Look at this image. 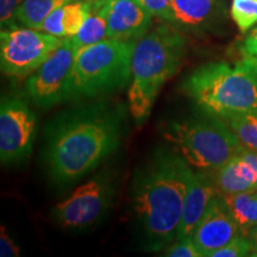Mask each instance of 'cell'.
Instances as JSON below:
<instances>
[{
  "instance_id": "obj_1",
  "label": "cell",
  "mask_w": 257,
  "mask_h": 257,
  "mask_svg": "<svg viewBox=\"0 0 257 257\" xmlns=\"http://www.w3.org/2000/svg\"><path fill=\"white\" fill-rule=\"evenodd\" d=\"M121 108L94 102L61 114L48 128L47 161L56 182L78 181L115 150L123 133Z\"/></svg>"
},
{
  "instance_id": "obj_2",
  "label": "cell",
  "mask_w": 257,
  "mask_h": 257,
  "mask_svg": "<svg viewBox=\"0 0 257 257\" xmlns=\"http://www.w3.org/2000/svg\"><path fill=\"white\" fill-rule=\"evenodd\" d=\"M194 169L174 149H160L134 185L133 206L148 250L175 240Z\"/></svg>"
},
{
  "instance_id": "obj_3",
  "label": "cell",
  "mask_w": 257,
  "mask_h": 257,
  "mask_svg": "<svg viewBox=\"0 0 257 257\" xmlns=\"http://www.w3.org/2000/svg\"><path fill=\"white\" fill-rule=\"evenodd\" d=\"M187 41L175 25L160 24L135 44L128 82V111L143 124L167 80L174 76L186 56Z\"/></svg>"
},
{
  "instance_id": "obj_4",
  "label": "cell",
  "mask_w": 257,
  "mask_h": 257,
  "mask_svg": "<svg viewBox=\"0 0 257 257\" xmlns=\"http://www.w3.org/2000/svg\"><path fill=\"white\" fill-rule=\"evenodd\" d=\"M182 88L204 113L224 121L257 113V76L242 60L236 66L204 64L185 79Z\"/></svg>"
},
{
  "instance_id": "obj_5",
  "label": "cell",
  "mask_w": 257,
  "mask_h": 257,
  "mask_svg": "<svg viewBox=\"0 0 257 257\" xmlns=\"http://www.w3.org/2000/svg\"><path fill=\"white\" fill-rule=\"evenodd\" d=\"M136 42L107 40L76 51L68 100L93 99L124 88L131 79Z\"/></svg>"
},
{
  "instance_id": "obj_6",
  "label": "cell",
  "mask_w": 257,
  "mask_h": 257,
  "mask_svg": "<svg viewBox=\"0 0 257 257\" xmlns=\"http://www.w3.org/2000/svg\"><path fill=\"white\" fill-rule=\"evenodd\" d=\"M165 137L193 169L204 172L219 169L244 149L224 120L207 113L170 124Z\"/></svg>"
},
{
  "instance_id": "obj_7",
  "label": "cell",
  "mask_w": 257,
  "mask_h": 257,
  "mask_svg": "<svg viewBox=\"0 0 257 257\" xmlns=\"http://www.w3.org/2000/svg\"><path fill=\"white\" fill-rule=\"evenodd\" d=\"M63 38L30 28L8 29L0 34V66L5 75L29 78L43 64Z\"/></svg>"
},
{
  "instance_id": "obj_8",
  "label": "cell",
  "mask_w": 257,
  "mask_h": 257,
  "mask_svg": "<svg viewBox=\"0 0 257 257\" xmlns=\"http://www.w3.org/2000/svg\"><path fill=\"white\" fill-rule=\"evenodd\" d=\"M70 37L63 38L43 64L29 76L25 91L37 106L51 107L68 100V88L76 55Z\"/></svg>"
},
{
  "instance_id": "obj_9",
  "label": "cell",
  "mask_w": 257,
  "mask_h": 257,
  "mask_svg": "<svg viewBox=\"0 0 257 257\" xmlns=\"http://www.w3.org/2000/svg\"><path fill=\"white\" fill-rule=\"evenodd\" d=\"M113 197L108 176L98 175L78 187L69 198L59 202L53 218L64 229H83L95 224L107 212Z\"/></svg>"
},
{
  "instance_id": "obj_10",
  "label": "cell",
  "mask_w": 257,
  "mask_h": 257,
  "mask_svg": "<svg viewBox=\"0 0 257 257\" xmlns=\"http://www.w3.org/2000/svg\"><path fill=\"white\" fill-rule=\"evenodd\" d=\"M37 130L36 115L27 102L4 95L0 102V160L12 165L28 159Z\"/></svg>"
},
{
  "instance_id": "obj_11",
  "label": "cell",
  "mask_w": 257,
  "mask_h": 257,
  "mask_svg": "<svg viewBox=\"0 0 257 257\" xmlns=\"http://www.w3.org/2000/svg\"><path fill=\"white\" fill-rule=\"evenodd\" d=\"M240 231L232 214L225 204L224 198L218 194L193 232V240L201 256L211 257L212 253L238 236Z\"/></svg>"
},
{
  "instance_id": "obj_12",
  "label": "cell",
  "mask_w": 257,
  "mask_h": 257,
  "mask_svg": "<svg viewBox=\"0 0 257 257\" xmlns=\"http://www.w3.org/2000/svg\"><path fill=\"white\" fill-rule=\"evenodd\" d=\"M102 9L112 40L137 42L152 27L153 16L138 0H102Z\"/></svg>"
},
{
  "instance_id": "obj_13",
  "label": "cell",
  "mask_w": 257,
  "mask_h": 257,
  "mask_svg": "<svg viewBox=\"0 0 257 257\" xmlns=\"http://www.w3.org/2000/svg\"><path fill=\"white\" fill-rule=\"evenodd\" d=\"M212 173L220 195L257 192V152L244 149Z\"/></svg>"
},
{
  "instance_id": "obj_14",
  "label": "cell",
  "mask_w": 257,
  "mask_h": 257,
  "mask_svg": "<svg viewBox=\"0 0 257 257\" xmlns=\"http://www.w3.org/2000/svg\"><path fill=\"white\" fill-rule=\"evenodd\" d=\"M219 194L211 172L194 170L185 198L181 223L175 239L192 237L212 200Z\"/></svg>"
},
{
  "instance_id": "obj_15",
  "label": "cell",
  "mask_w": 257,
  "mask_h": 257,
  "mask_svg": "<svg viewBox=\"0 0 257 257\" xmlns=\"http://www.w3.org/2000/svg\"><path fill=\"white\" fill-rule=\"evenodd\" d=\"M172 23L188 31H206L223 18V0H173Z\"/></svg>"
},
{
  "instance_id": "obj_16",
  "label": "cell",
  "mask_w": 257,
  "mask_h": 257,
  "mask_svg": "<svg viewBox=\"0 0 257 257\" xmlns=\"http://www.w3.org/2000/svg\"><path fill=\"white\" fill-rule=\"evenodd\" d=\"M227 205L240 233H248L257 226V193L244 192L237 194L221 195Z\"/></svg>"
},
{
  "instance_id": "obj_17",
  "label": "cell",
  "mask_w": 257,
  "mask_h": 257,
  "mask_svg": "<svg viewBox=\"0 0 257 257\" xmlns=\"http://www.w3.org/2000/svg\"><path fill=\"white\" fill-rule=\"evenodd\" d=\"M108 38L107 21H106L102 0H93V8L88 18L75 36L70 37L76 49L92 46Z\"/></svg>"
},
{
  "instance_id": "obj_18",
  "label": "cell",
  "mask_w": 257,
  "mask_h": 257,
  "mask_svg": "<svg viewBox=\"0 0 257 257\" xmlns=\"http://www.w3.org/2000/svg\"><path fill=\"white\" fill-rule=\"evenodd\" d=\"M75 0H24L19 6L17 22L25 28L38 30L51 12Z\"/></svg>"
},
{
  "instance_id": "obj_19",
  "label": "cell",
  "mask_w": 257,
  "mask_h": 257,
  "mask_svg": "<svg viewBox=\"0 0 257 257\" xmlns=\"http://www.w3.org/2000/svg\"><path fill=\"white\" fill-rule=\"evenodd\" d=\"M225 123L236 135L243 148L257 152V113L239 115Z\"/></svg>"
},
{
  "instance_id": "obj_20",
  "label": "cell",
  "mask_w": 257,
  "mask_h": 257,
  "mask_svg": "<svg viewBox=\"0 0 257 257\" xmlns=\"http://www.w3.org/2000/svg\"><path fill=\"white\" fill-rule=\"evenodd\" d=\"M63 27L66 37H73L88 18L93 8V0H75L63 6Z\"/></svg>"
},
{
  "instance_id": "obj_21",
  "label": "cell",
  "mask_w": 257,
  "mask_h": 257,
  "mask_svg": "<svg viewBox=\"0 0 257 257\" xmlns=\"http://www.w3.org/2000/svg\"><path fill=\"white\" fill-rule=\"evenodd\" d=\"M230 15L239 31L245 34L257 25V0H232Z\"/></svg>"
},
{
  "instance_id": "obj_22",
  "label": "cell",
  "mask_w": 257,
  "mask_h": 257,
  "mask_svg": "<svg viewBox=\"0 0 257 257\" xmlns=\"http://www.w3.org/2000/svg\"><path fill=\"white\" fill-rule=\"evenodd\" d=\"M251 240L245 234H238L226 245L212 253L211 257H242L252 255Z\"/></svg>"
},
{
  "instance_id": "obj_23",
  "label": "cell",
  "mask_w": 257,
  "mask_h": 257,
  "mask_svg": "<svg viewBox=\"0 0 257 257\" xmlns=\"http://www.w3.org/2000/svg\"><path fill=\"white\" fill-rule=\"evenodd\" d=\"M163 255L170 257H202L193 240V237L173 240L165 248Z\"/></svg>"
},
{
  "instance_id": "obj_24",
  "label": "cell",
  "mask_w": 257,
  "mask_h": 257,
  "mask_svg": "<svg viewBox=\"0 0 257 257\" xmlns=\"http://www.w3.org/2000/svg\"><path fill=\"white\" fill-rule=\"evenodd\" d=\"M24 0H0V22L2 30L14 29L18 27L17 11Z\"/></svg>"
},
{
  "instance_id": "obj_25",
  "label": "cell",
  "mask_w": 257,
  "mask_h": 257,
  "mask_svg": "<svg viewBox=\"0 0 257 257\" xmlns=\"http://www.w3.org/2000/svg\"><path fill=\"white\" fill-rule=\"evenodd\" d=\"M63 14H64L63 6L56 9L55 11L51 12V14L44 19V22L42 23L38 30L47 32V34L53 35V36L66 38V31H64V27H63Z\"/></svg>"
},
{
  "instance_id": "obj_26",
  "label": "cell",
  "mask_w": 257,
  "mask_h": 257,
  "mask_svg": "<svg viewBox=\"0 0 257 257\" xmlns=\"http://www.w3.org/2000/svg\"><path fill=\"white\" fill-rule=\"evenodd\" d=\"M148 12L162 21L170 23L173 18V0H138Z\"/></svg>"
},
{
  "instance_id": "obj_27",
  "label": "cell",
  "mask_w": 257,
  "mask_h": 257,
  "mask_svg": "<svg viewBox=\"0 0 257 257\" xmlns=\"http://www.w3.org/2000/svg\"><path fill=\"white\" fill-rule=\"evenodd\" d=\"M242 54L243 57L257 59V25L253 27L244 38L242 44Z\"/></svg>"
},
{
  "instance_id": "obj_28",
  "label": "cell",
  "mask_w": 257,
  "mask_h": 257,
  "mask_svg": "<svg viewBox=\"0 0 257 257\" xmlns=\"http://www.w3.org/2000/svg\"><path fill=\"white\" fill-rule=\"evenodd\" d=\"M0 256L2 257H17L19 256V249L14 240L10 238L6 233L4 226H2V234H0Z\"/></svg>"
},
{
  "instance_id": "obj_29",
  "label": "cell",
  "mask_w": 257,
  "mask_h": 257,
  "mask_svg": "<svg viewBox=\"0 0 257 257\" xmlns=\"http://www.w3.org/2000/svg\"><path fill=\"white\" fill-rule=\"evenodd\" d=\"M248 237L249 239L251 240V244H252V248H253V252H252V256H257V226L255 229H252L250 232L248 233Z\"/></svg>"
},
{
  "instance_id": "obj_30",
  "label": "cell",
  "mask_w": 257,
  "mask_h": 257,
  "mask_svg": "<svg viewBox=\"0 0 257 257\" xmlns=\"http://www.w3.org/2000/svg\"><path fill=\"white\" fill-rule=\"evenodd\" d=\"M242 61L248 66V68L257 76V59H249V57H243Z\"/></svg>"
},
{
  "instance_id": "obj_31",
  "label": "cell",
  "mask_w": 257,
  "mask_h": 257,
  "mask_svg": "<svg viewBox=\"0 0 257 257\" xmlns=\"http://www.w3.org/2000/svg\"><path fill=\"white\" fill-rule=\"evenodd\" d=\"M256 193H257V192H256Z\"/></svg>"
}]
</instances>
